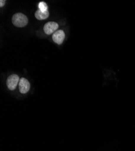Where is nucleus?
I'll use <instances>...</instances> for the list:
<instances>
[{
	"label": "nucleus",
	"mask_w": 135,
	"mask_h": 151,
	"mask_svg": "<svg viewBox=\"0 0 135 151\" xmlns=\"http://www.w3.org/2000/svg\"><path fill=\"white\" fill-rule=\"evenodd\" d=\"M58 28V24L55 22H48L45 24L44 31L47 35H51L55 33Z\"/></svg>",
	"instance_id": "3"
},
{
	"label": "nucleus",
	"mask_w": 135,
	"mask_h": 151,
	"mask_svg": "<svg viewBox=\"0 0 135 151\" xmlns=\"http://www.w3.org/2000/svg\"><path fill=\"white\" fill-rule=\"evenodd\" d=\"M5 1H3V0H1V1H0V6L1 7H3L4 6V5L5 4Z\"/></svg>",
	"instance_id": "8"
},
{
	"label": "nucleus",
	"mask_w": 135,
	"mask_h": 151,
	"mask_svg": "<svg viewBox=\"0 0 135 151\" xmlns=\"http://www.w3.org/2000/svg\"><path fill=\"white\" fill-rule=\"evenodd\" d=\"M35 16L36 19H38V20H44L46 18H47L49 16V12L48 11L43 12L40 10L39 9L35 12Z\"/></svg>",
	"instance_id": "6"
},
{
	"label": "nucleus",
	"mask_w": 135,
	"mask_h": 151,
	"mask_svg": "<svg viewBox=\"0 0 135 151\" xmlns=\"http://www.w3.org/2000/svg\"><path fill=\"white\" fill-rule=\"evenodd\" d=\"M65 38V33L63 30H57L56 31L52 36L53 41L57 44L60 45L62 44Z\"/></svg>",
	"instance_id": "5"
},
{
	"label": "nucleus",
	"mask_w": 135,
	"mask_h": 151,
	"mask_svg": "<svg viewBox=\"0 0 135 151\" xmlns=\"http://www.w3.org/2000/svg\"><path fill=\"white\" fill-rule=\"evenodd\" d=\"M38 8H39L40 10H41V12H43L48 11L47 10L48 7H47V4L45 2H40L38 4Z\"/></svg>",
	"instance_id": "7"
},
{
	"label": "nucleus",
	"mask_w": 135,
	"mask_h": 151,
	"mask_svg": "<svg viewBox=\"0 0 135 151\" xmlns=\"http://www.w3.org/2000/svg\"><path fill=\"white\" fill-rule=\"evenodd\" d=\"M12 23L17 27H22L26 26L28 24V19L26 15L21 13H18L12 17Z\"/></svg>",
	"instance_id": "1"
},
{
	"label": "nucleus",
	"mask_w": 135,
	"mask_h": 151,
	"mask_svg": "<svg viewBox=\"0 0 135 151\" xmlns=\"http://www.w3.org/2000/svg\"><path fill=\"white\" fill-rule=\"evenodd\" d=\"M30 88L29 82L25 78H21L19 82V90L21 93L26 94L27 93Z\"/></svg>",
	"instance_id": "4"
},
{
	"label": "nucleus",
	"mask_w": 135,
	"mask_h": 151,
	"mask_svg": "<svg viewBox=\"0 0 135 151\" xmlns=\"http://www.w3.org/2000/svg\"><path fill=\"white\" fill-rule=\"evenodd\" d=\"M19 76L17 74H12L7 78V86L10 90H14L19 82Z\"/></svg>",
	"instance_id": "2"
}]
</instances>
